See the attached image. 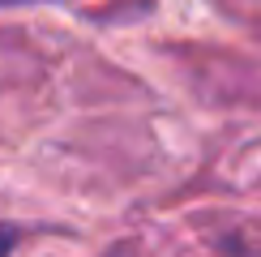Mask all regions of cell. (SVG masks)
<instances>
[{"label":"cell","instance_id":"obj_1","mask_svg":"<svg viewBox=\"0 0 261 257\" xmlns=\"http://www.w3.org/2000/svg\"><path fill=\"white\" fill-rule=\"evenodd\" d=\"M9 249H13V227H0V257H9Z\"/></svg>","mask_w":261,"mask_h":257},{"label":"cell","instance_id":"obj_2","mask_svg":"<svg viewBox=\"0 0 261 257\" xmlns=\"http://www.w3.org/2000/svg\"><path fill=\"white\" fill-rule=\"evenodd\" d=\"M5 5H13V0H5Z\"/></svg>","mask_w":261,"mask_h":257}]
</instances>
